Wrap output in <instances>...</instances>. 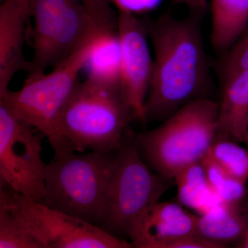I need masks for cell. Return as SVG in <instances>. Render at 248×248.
Here are the masks:
<instances>
[{"instance_id": "cell-8", "label": "cell", "mask_w": 248, "mask_h": 248, "mask_svg": "<svg viewBox=\"0 0 248 248\" xmlns=\"http://www.w3.org/2000/svg\"><path fill=\"white\" fill-rule=\"evenodd\" d=\"M37 131L0 99V186L40 202L45 192L46 164L42 156L45 137Z\"/></svg>"}, {"instance_id": "cell-7", "label": "cell", "mask_w": 248, "mask_h": 248, "mask_svg": "<svg viewBox=\"0 0 248 248\" xmlns=\"http://www.w3.org/2000/svg\"><path fill=\"white\" fill-rule=\"evenodd\" d=\"M33 55L28 76L58 66L98 37L82 0H30Z\"/></svg>"}, {"instance_id": "cell-9", "label": "cell", "mask_w": 248, "mask_h": 248, "mask_svg": "<svg viewBox=\"0 0 248 248\" xmlns=\"http://www.w3.org/2000/svg\"><path fill=\"white\" fill-rule=\"evenodd\" d=\"M14 195L24 221L44 248H133L131 243L96 225L48 208L14 190Z\"/></svg>"}, {"instance_id": "cell-13", "label": "cell", "mask_w": 248, "mask_h": 248, "mask_svg": "<svg viewBox=\"0 0 248 248\" xmlns=\"http://www.w3.org/2000/svg\"><path fill=\"white\" fill-rule=\"evenodd\" d=\"M221 84L217 115L218 135L244 142L248 134V71L231 77Z\"/></svg>"}, {"instance_id": "cell-2", "label": "cell", "mask_w": 248, "mask_h": 248, "mask_svg": "<svg viewBox=\"0 0 248 248\" xmlns=\"http://www.w3.org/2000/svg\"><path fill=\"white\" fill-rule=\"evenodd\" d=\"M218 103L202 97L187 103L159 126L135 135L139 155L161 177L202 161L218 138Z\"/></svg>"}, {"instance_id": "cell-26", "label": "cell", "mask_w": 248, "mask_h": 248, "mask_svg": "<svg viewBox=\"0 0 248 248\" xmlns=\"http://www.w3.org/2000/svg\"><path fill=\"white\" fill-rule=\"evenodd\" d=\"M15 1H17L19 4L26 6V7L29 10V1H30V0H15Z\"/></svg>"}, {"instance_id": "cell-21", "label": "cell", "mask_w": 248, "mask_h": 248, "mask_svg": "<svg viewBox=\"0 0 248 248\" xmlns=\"http://www.w3.org/2000/svg\"><path fill=\"white\" fill-rule=\"evenodd\" d=\"M246 71H248V26L234 45L223 53L217 64L221 83Z\"/></svg>"}, {"instance_id": "cell-1", "label": "cell", "mask_w": 248, "mask_h": 248, "mask_svg": "<svg viewBox=\"0 0 248 248\" xmlns=\"http://www.w3.org/2000/svg\"><path fill=\"white\" fill-rule=\"evenodd\" d=\"M200 13L177 19L166 14L143 20L154 53L143 124L164 121L202 97L209 81Z\"/></svg>"}, {"instance_id": "cell-10", "label": "cell", "mask_w": 248, "mask_h": 248, "mask_svg": "<svg viewBox=\"0 0 248 248\" xmlns=\"http://www.w3.org/2000/svg\"><path fill=\"white\" fill-rule=\"evenodd\" d=\"M121 59L120 89L137 120L143 124L144 106L153 75V58L143 22L135 15L118 11Z\"/></svg>"}, {"instance_id": "cell-15", "label": "cell", "mask_w": 248, "mask_h": 248, "mask_svg": "<svg viewBox=\"0 0 248 248\" xmlns=\"http://www.w3.org/2000/svg\"><path fill=\"white\" fill-rule=\"evenodd\" d=\"M213 48L221 53L234 45L248 26V0H211Z\"/></svg>"}, {"instance_id": "cell-14", "label": "cell", "mask_w": 248, "mask_h": 248, "mask_svg": "<svg viewBox=\"0 0 248 248\" xmlns=\"http://www.w3.org/2000/svg\"><path fill=\"white\" fill-rule=\"evenodd\" d=\"M238 207L219 203L198 216L195 234L223 247L244 239L248 233V215Z\"/></svg>"}, {"instance_id": "cell-4", "label": "cell", "mask_w": 248, "mask_h": 248, "mask_svg": "<svg viewBox=\"0 0 248 248\" xmlns=\"http://www.w3.org/2000/svg\"><path fill=\"white\" fill-rule=\"evenodd\" d=\"M116 153H75L46 165L40 203L100 227Z\"/></svg>"}, {"instance_id": "cell-12", "label": "cell", "mask_w": 248, "mask_h": 248, "mask_svg": "<svg viewBox=\"0 0 248 248\" xmlns=\"http://www.w3.org/2000/svg\"><path fill=\"white\" fill-rule=\"evenodd\" d=\"M29 10L15 0L0 6V93L9 89L19 71H29L30 61L24 55Z\"/></svg>"}, {"instance_id": "cell-17", "label": "cell", "mask_w": 248, "mask_h": 248, "mask_svg": "<svg viewBox=\"0 0 248 248\" xmlns=\"http://www.w3.org/2000/svg\"><path fill=\"white\" fill-rule=\"evenodd\" d=\"M174 180L179 202L201 215L221 203L210 187L202 161L182 170Z\"/></svg>"}, {"instance_id": "cell-18", "label": "cell", "mask_w": 248, "mask_h": 248, "mask_svg": "<svg viewBox=\"0 0 248 248\" xmlns=\"http://www.w3.org/2000/svg\"><path fill=\"white\" fill-rule=\"evenodd\" d=\"M122 51L118 32H110L98 39L85 67L87 78L120 86Z\"/></svg>"}, {"instance_id": "cell-25", "label": "cell", "mask_w": 248, "mask_h": 248, "mask_svg": "<svg viewBox=\"0 0 248 248\" xmlns=\"http://www.w3.org/2000/svg\"><path fill=\"white\" fill-rule=\"evenodd\" d=\"M176 4L184 5L191 10L192 12L202 14L208 5V0H171Z\"/></svg>"}, {"instance_id": "cell-11", "label": "cell", "mask_w": 248, "mask_h": 248, "mask_svg": "<svg viewBox=\"0 0 248 248\" xmlns=\"http://www.w3.org/2000/svg\"><path fill=\"white\" fill-rule=\"evenodd\" d=\"M197 217L179 204L158 202L138 217L129 239L133 248H169L174 241L195 234Z\"/></svg>"}, {"instance_id": "cell-27", "label": "cell", "mask_w": 248, "mask_h": 248, "mask_svg": "<svg viewBox=\"0 0 248 248\" xmlns=\"http://www.w3.org/2000/svg\"><path fill=\"white\" fill-rule=\"evenodd\" d=\"M244 143H246V146H247V148L248 149V134L247 137H246V140H245Z\"/></svg>"}, {"instance_id": "cell-3", "label": "cell", "mask_w": 248, "mask_h": 248, "mask_svg": "<svg viewBox=\"0 0 248 248\" xmlns=\"http://www.w3.org/2000/svg\"><path fill=\"white\" fill-rule=\"evenodd\" d=\"M136 118L118 85L87 78L77 82L59 115V133L74 149L117 153Z\"/></svg>"}, {"instance_id": "cell-5", "label": "cell", "mask_w": 248, "mask_h": 248, "mask_svg": "<svg viewBox=\"0 0 248 248\" xmlns=\"http://www.w3.org/2000/svg\"><path fill=\"white\" fill-rule=\"evenodd\" d=\"M99 37L54 67L50 73L28 76L20 89L0 93V99L17 118L47 138L55 153L54 158L76 153L59 133L57 122Z\"/></svg>"}, {"instance_id": "cell-22", "label": "cell", "mask_w": 248, "mask_h": 248, "mask_svg": "<svg viewBox=\"0 0 248 248\" xmlns=\"http://www.w3.org/2000/svg\"><path fill=\"white\" fill-rule=\"evenodd\" d=\"M88 14L99 33L104 35L118 29V11L112 9L109 0H82Z\"/></svg>"}, {"instance_id": "cell-19", "label": "cell", "mask_w": 248, "mask_h": 248, "mask_svg": "<svg viewBox=\"0 0 248 248\" xmlns=\"http://www.w3.org/2000/svg\"><path fill=\"white\" fill-rule=\"evenodd\" d=\"M232 177L246 183L248 179V149L234 142L217 138L206 155Z\"/></svg>"}, {"instance_id": "cell-20", "label": "cell", "mask_w": 248, "mask_h": 248, "mask_svg": "<svg viewBox=\"0 0 248 248\" xmlns=\"http://www.w3.org/2000/svg\"><path fill=\"white\" fill-rule=\"evenodd\" d=\"M210 187L222 203L239 205L246 194V183L232 177L213 160H202Z\"/></svg>"}, {"instance_id": "cell-6", "label": "cell", "mask_w": 248, "mask_h": 248, "mask_svg": "<svg viewBox=\"0 0 248 248\" xmlns=\"http://www.w3.org/2000/svg\"><path fill=\"white\" fill-rule=\"evenodd\" d=\"M135 135L127 129L116 153L100 226L109 234L123 239L129 238L132 227L141 214L159 202L169 190L171 181L154 172L141 159Z\"/></svg>"}, {"instance_id": "cell-23", "label": "cell", "mask_w": 248, "mask_h": 248, "mask_svg": "<svg viewBox=\"0 0 248 248\" xmlns=\"http://www.w3.org/2000/svg\"><path fill=\"white\" fill-rule=\"evenodd\" d=\"M163 0H109L115 5L119 12L128 14H143L154 10L159 6Z\"/></svg>"}, {"instance_id": "cell-16", "label": "cell", "mask_w": 248, "mask_h": 248, "mask_svg": "<svg viewBox=\"0 0 248 248\" xmlns=\"http://www.w3.org/2000/svg\"><path fill=\"white\" fill-rule=\"evenodd\" d=\"M0 248H44L24 221L14 190L0 186Z\"/></svg>"}, {"instance_id": "cell-24", "label": "cell", "mask_w": 248, "mask_h": 248, "mask_svg": "<svg viewBox=\"0 0 248 248\" xmlns=\"http://www.w3.org/2000/svg\"><path fill=\"white\" fill-rule=\"evenodd\" d=\"M221 245L212 242L197 234L189 235L174 241L169 248H221Z\"/></svg>"}]
</instances>
